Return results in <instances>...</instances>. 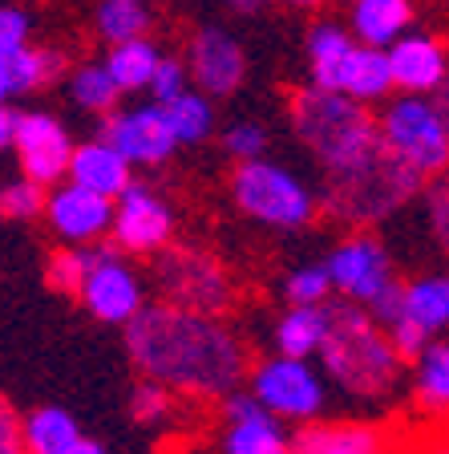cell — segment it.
Returning <instances> with one entry per match:
<instances>
[{
  "label": "cell",
  "mask_w": 449,
  "mask_h": 454,
  "mask_svg": "<svg viewBox=\"0 0 449 454\" xmlns=\"http://www.w3.org/2000/svg\"><path fill=\"white\" fill-rule=\"evenodd\" d=\"M126 357L134 361L138 378L195 402H223L227 394L244 389L252 373L247 340L235 333V325L170 301L146 304L126 325Z\"/></svg>",
  "instance_id": "6da1fadb"
},
{
  "label": "cell",
  "mask_w": 449,
  "mask_h": 454,
  "mask_svg": "<svg viewBox=\"0 0 449 454\" xmlns=\"http://www.w3.org/2000/svg\"><path fill=\"white\" fill-rule=\"evenodd\" d=\"M409 361L397 353L393 337L368 309L332 296L328 301V333L320 345V369L328 386H337L352 402H389L401 389Z\"/></svg>",
  "instance_id": "7a4b0ae2"
},
{
  "label": "cell",
  "mask_w": 449,
  "mask_h": 454,
  "mask_svg": "<svg viewBox=\"0 0 449 454\" xmlns=\"http://www.w3.org/2000/svg\"><path fill=\"white\" fill-rule=\"evenodd\" d=\"M425 187L430 179H422L417 170L381 146L352 167L328 170L320 187V211L348 231H373L409 207L413 199H422Z\"/></svg>",
  "instance_id": "3957f363"
},
{
  "label": "cell",
  "mask_w": 449,
  "mask_h": 454,
  "mask_svg": "<svg viewBox=\"0 0 449 454\" xmlns=\"http://www.w3.org/2000/svg\"><path fill=\"white\" fill-rule=\"evenodd\" d=\"M288 122L299 146L328 170H344L352 162L368 159L384 146L376 114L365 102H356L337 90H320V85H299L288 102Z\"/></svg>",
  "instance_id": "277c9868"
},
{
  "label": "cell",
  "mask_w": 449,
  "mask_h": 454,
  "mask_svg": "<svg viewBox=\"0 0 449 454\" xmlns=\"http://www.w3.org/2000/svg\"><path fill=\"white\" fill-rule=\"evenodd\" d=\"M231 203L244 211L247 219L275 231H304L312 219L320 215V195L299 179L291 167L275 159H252V162H235L231 179Z\"/></svg>",
  "instance_id": "5b68a950"
},
{
  "label": "cell",
  "mask_w": 449,
  "mask_h": 454,
  "mask_svg": "<svg viewBox=\"0 0 449 454\" xmlns=\"http://www.w3.org/2000/svg\"><path fill=\"white\" fill-rule=\"evenodd\" d=\"M328 280H332V296L352 301L368 309L376 321H389L401 296V276H397L393 252L373 236V231H348L344 239L332 244L324 255Z\"/></svg>",
  "instance_id": "8992f818"
},
{
  "label": "cell",
  "mask_w": 449,
  "mask_h": 454,
  "mask_svg": "<svg viewBox=\"0 0 449 454\" xmlns=\"http://www.w3.org/2000/svg\"><path fill=\"white\" fill-rule=\"evenodd\" d=\"M384 151L397 154L405 167H413L422 179L449 175V126L441 122L433 98L425 94H397L376 114Z\"/></svg>",
  "instance_id": "52a82bcc"
},
{
  "label": "cell",
  "mask_w": 449,
  "mask_h": 454,
  "mask_svg": "<svg viewBox=\"0 0 449 454\" xmlns=\"http://www.w3.org/2000/svg\"><path fill=\"white\" fill-rule=\"evenodd\" d=\"M154 288L159 301H170L178 309H195L223 317L235 304V280L227 272V264L206 247H174L159 252L154 264Z\"/></svg>",
  "instance_id": "ba28073f"
},
{
  "label": "cell",
  "mask_w": 449,
  "mask_h": 454,
  "mask_svg": "<svg viewBox=\"0 0 449 454\" xmlns=\"http://www.w3.org/2000/svg\"><path fill=\"white\" fill-rule=\"evenodd\" d=\"M247 389L288 426H312L328 410V378L304 357L272 353L247 373Z\"/></svg>",
  "instance_id": "9c48e42d"
},
{
  "label": "cell",
  "mask_w": 449,
  "mask_h": 454,
  "mask_svg": "<svg viewBox=\"0 0 449 454\" xmlns=\"http://www.w3.org/2000/svg\"><path fill=\"white\" fill-rule=\"evenodd\" d=\"M81 309L102 325H126L146 309V280L142 272L130 264V255L113 244H94V255H89V272L81 280V293H77Z\"/></svg>",
  "instance_id": "30bf717a"
},
{
  "label": "cell",
  "mask_w": 449,
  "mask_h": 454,
  "mask_svg": "<svg viewBox=\"0 0 449 454\" xmlns=\"http://www.w3.org/2000/svg\"><path fill=\"white\" fill-rule=\"evenodd\" d=\"M178 215L170 207V199L159 187L134 179L122 195L113 199V227L110 239L113 247H122L126 255H159L174 244Z\"/></svg>",
  "instance_id": "8fae6325"
},
{
  "label": "cell",
  "mask_w": 449,
  "mask_h": 454,
  "mask_svg": "<svg viewBox=\"0 0 449 454\" xmlns=\"http://www.w3.org/2000/svg\"><path fill=\"white\" fill-rule=\"evenodd\" d=\"M77 142L69 126L49 110H17V130H12V154L20 162V175L57 187L69 179Z\"/></svg>",
  "instance_id": "7c38bea8"
},
{
  "label": "cell",
  "mask_w": 449,
  "mask_h": 454,
  "mask_svg": "<svg viewBox=\"0 0 449 454\" xmlns=\"http://www.w3.org/2000/svg\"><path fill=\"white\" fill-rule=\"evenodd\" d=\"M219 454H296L288 422H280L247 386L219 402Z\"/></svg>",
  "instance_id": "4fadbf2b"
},
{
  "label": "cell",
  "mask_w": 449,
  "mask_h": 454,
  "mask_svg": "<svg viewBox=\"0 0 449 454\" xmlns=\"http://www.w3.org/2000/svg\"><path fill=\"white\" fill-rule=\"evenodd\" d=\"M105 142H113L134 167H166L178 151V138L170 130V118L159 102L146 106H118L102 118Z\"/></svg>",
  "instance_id": "5bb4252c"
},
{
  "label": "cell",
  "mask_w": 449,
  "mask_h": 454,
  "mask_svg": "<svg viewBox=\"0 0 449 454\" xmlns=\"http://www.w3.org/2000/svg\"><path fill=\"white\" fill-rule=\"evenodd\" d=\"M187 69L190 85L219 102V98H231L244 90L247 53L235 41V33H227L223 25H198L187 45Z\"/></svg>",
  "instance_id": "9a60e30c"
},
{
  "label": "cell",
  "mask_w": 449,
  "mask_h": 454,
  "mask_svg": "<svg viewBox=\"0 0 449 454\" xmlns=\"http://www.w3.org/2000/svg\"><path fill=\"white\" fill-rule=\"evenodd\" d=\"M45 223L57 236V244L94 247V244H102V239H110L113 199L97 195V191H85L66 179V183H57V187H49Z\"/></svg>",
  "instance_id": "2e32d148"
},
{
  "label": "cell",
  "mask_w": 449,
  "mask_h": 454,
  "mask_svg": "<svg viewBox=\"0 0 449 454\" xmlns=\"http://www.w3.org/2000/svg\"><path fill=\"white\" fill-rule=\"evenodd\" d=\"M397 94H437V85L449 77V49L430 33H405L389 45Z\"/></svg>",
  "instance_id": "e0dca14e"
},
{
  "label": "cell",
  "mask_w": 449,
  "mask_h": 454,
  "mask_svg": "<svg viewBox=\"0 0 449 454\" xmlns=\"http://www.w3.org/2000/svg\"><path fill=\"white\" fill-rule=\"evenodd\" d=\"M69 183H77L85 191H97L105 199H118L134 183V162L113 142H105L97 134L89 142H77L74 162H69Z\"/></svg>",
  "instance_id": "ac0fdd59"
},
{
  "label": "cell",
  "mask_w": 449,
  "mask_h": 454,
  "mask_svg": "<svg viewBox=\"0 0 449 454\" xmlns=\"http://www.w3.org/2000/svg\"><path fill=\"white\" fill-rule=\"evenodd\" d=\"M66 74V53L49 45H25V49H0V106L12 98L37 94Z\"/></svg>",
  "instance_id": "d6986e66"
},
{
  "label": "cell",
  "mask_w": 449,
  "mask_h": 454,
  "mask_svg": "<svg viewBox=\"0 0 449 454\" xmlns=\"http://www.w3.org/2000/svg\"><path fill=\"white\" fill-rule=\"evenodd\" d=\"M393 317L417 325L430 337H441L449 329V272H422L413 280H401V296H397Z\"/></svg>",
  "instance_id": "ffe728a7"
},
{
  "label": "cell",
  "mask_w": 449,
  "mask_h": 454,
  "mask_svg": "<svg viewBox=\"0 0 449 454\" xmlns=\"http://www.w3.org/2000/svg\"><path fill=\"white\" fill-rule=\"evenodd\" d=\"M356 49V33L337 20H316L308 28V41H304V53H308V82L320 90H337L344 82V69L352 61Z\"/></svg>",
  "instance_id": "44dd1931"
},
{
  "label": "cell",
  "mask_w": 449,
  "mask_h": 454,
  "mask_svg": "<svg viewBox=\"0 0 449 454\" xmlns=\"http://www.w3.org/2000/svg\"><path fill=\"white\" fill-rule=\"evenodd\" d=\"M296 454H389V438L368 422H312L296 430Z\"/></svg>",
  "instance_id": "7402d4cb"
},
{
  "label": "cell",
  "mask_w": 449,
  "mask_h": 454,
  "mask_svg": "<svg viewBox=\"0 0 449 454\" xmlns=\"http://www.w3.org/2000/svg\"><path fill=\"white\" fill-rule=\"evenodd\" d=\"M328 333V304H283L272 325V345L283 357H320Z\"/></svg>",
  "instance_id": "603a6c76"
},
{
  "label": "cell",
  "mask_w": 449,
  "mask_h": 454,
  "mask_svg": "<svg viewBox=\"0 0 449 454\" xmlns=\"http://www.w3.org/2000/svg\"><path fill=\"white\" fill-rule=\"evenodd\" d=\"M409 25H413V0H352L348 28L365 45L389 49L393 41H401L409 33Z\"/></svg>",
  "instance_id": "cb8c5ba5"
},
{
  "label": "cell",
  "mask_w": 449,
  "mask_h": 454,
  "mask_svg": "<svg viewBox=\"0 0 449 454\" xmlns=\"http://www.w3.org/2000/svg\"><path fill=\"white\" fill-rule=\"evenodd\" d=\"M413 365V378H409V394L417 402V410L425 414H449V340L445 337H433Z\"/></svg>",
  "instance_id": "d4e9b609"
},
{
  "label": "cell",
  "mask_w": 449,
  "mask_h": 454,
  "mask_svg": "<svg viewBox=\"0 0 449 454\" xmlns=\"http://www.w3.org/2000/svg\"><path fill=\"white\" fill-rule=\"evenodd\" d=\"M397 85H393V66H389V49H376L356 41L352 49V61L344 69V82H340V94L356 98V102H381L389 98Z\"/></svg>",
  "instance_id": "484cf974"
},
{
  "label": "cell",
  "mask_w": 449,
  "mask_h": 454,
  "mask_svg": "<svg viewBox=\"0 0 449 454\" xmlns=\"http://www.w3.org/2000/svg\"><path fill=\"white\" fill-rule=\"evenodd\" d=\"M162 57L166 53H162L150 37H134V41H118V45H110L102 61L110 66V74H113V82H118L122 94H142V90H150L154 74H159Z\"/></svg>",
  "instance_id": "4316f807"
},
{
  "label": "cell",
  "mask_w": 449,
  "mask_h": 454,
  "mask_svg": "<svg viewBox=\"0 0 449 454\" xmlns=\"http://www.w3.org/2000/svg\"><path fill=\"white\" fill-rule=\"evenodd\" d=\"M81 426L66 406H37L25 414V450L28 454H66L81 442Z\"/></svg>",
  "instance_id": "83f0119b"
},
{
  "label": "cell",
  "mask_w": 449,
  "mask_h": 454,
  "mask_svg": "<svg viewBox=\"0 0 449 454\" xmlns=\"http://www.w3.org/2000/svg\"><path fill=\"white\" fill-rule=\"evenodd\" d=\"M162 110H166L170 118V130H174L178 146H203L211 134H215V98H206L203 90H182L178 98H170V102H162Z\"/></svg>",
  "instance_id": "f1b7e54d"
},
{
  "label": "cell",
  "mask_w": 449,
  "mask_h": 454,
  "mask_svg": "<svg viewBox=\"0 0 449 454\" xmlns=\"http://www.w3.org/2000/svg\"><path fill=\"white\" fill-rule=\"evenodd\" d=\"M150 28H154L150 0H97L94 4V33L105 45L150 37Z\"/></svg>",
  "instance_id": "f546056e"
},
{
  "label": "cell",
  "mask_w": 449,
  "mask_h": 454,
  "mask_svg": "<svg viewBox=\"0 0 449 454\" xmlns=\"http://www.w3.org/2000/svg\"><path fill=\"white\" fill-rule=\"evenodd\" d=\"M69 98H74L77 110L85 114H110L118 110V102H122V90H118V82H113L110 66L105 61H81V66L69 69Z\"/></svg>",
  "instance_id": "4dcf8cb0"
},
{
  "label": "cell",
  "mask_w": 449,
  "mask_h": 454,
  "mask_svg": "<svg viewBox=\"0 0 449 454\" xmlns=\"http://www.w3.org/2000/svg\"><path fill=\"white\" fill-rule=\"evenodd\" d=\"M283 304H328L332 301V280H328L324 260L320 264H299L280 284Z\"/></svg>",
  "instance_id": "1f68e13d"
},
{
  "label": "cell",
  "mask_w": 449,
  "mask_h": 454,
  "mask_svg": "<svg viewBox=\"0 0 449 454\" xmlns=\"http://www.w3.org/2000/svg\"><path fill=\"white\" fill-rule=\"evenodd\" d=\"M174 402H178V394H170L159 381L142 378L138 389L130 394V418L138 426H146V430H159V426H166L174 418Z\"/></svg>",
  "instance_id": "d6a6232c"
},
{
  "label": "cell",
  "mask_w": 449,
  "mask_h": 454,
  "mask_svg": "<svg viewBox=\"0 0 449 454\" xmlns=\"http://www.w3.org/2000/svg\"><path fill=\"white\" fill-rule=\"evenodd\" d=\"M45 203H49V187L37 183V179H28V175H20V179H12V183L0 187L4 219H17V223H28V219L45 215Z\"/></svg>",
  "instance_id": "836d02e7"
},
{
  "label": "cell",
  "mask_w": 449,
  "mask_h": 454,
  "mask_svg": "<svg viewBox=\"0 0 449 454\" xmlns=\"http://www.w3.org/2000/svg\"><path fill=\"white\" fill-rule=\"evenodd\" d=\"M89 255H94V247L61 244L53 255H49V284H53L57 293L77 296V293H81L85 272H89Z\"/></svg>",
  "instance_id": "e575fe53"
},
{
  "label": "cell",
  "mask_w": 449,
  "mask_h": 454,
  "mask_svg": "<svg viewBox=\"0 0 449 454\" xmlns=\"http://www.w3.org/2000/svg\"><path fill=\"white\" fill-rule=\"evenodd\" d=\"M223 151L231 162H252L267 154V126L255 122V118H239V122L223 126Z\"/></svg>",
  "instance_id": "d590c367"
},
{
  "label": "cell",
  "mask_w": 449,
  "mask_h": 454,
  "mask_svg": "<svg viewBox=\"0 0 449 454\" xmlns=\"http://www.w3.org/2000/svg\"><path fill=\"white\" fill-rule=\"evenodd\" d=\"M425 203V227H430L433 244H437L441 255H449V175L433 179L422 195Z\"/></svg>",
  "instance_id": "8d00e7d4"
},
{
  "label": "cell",
  "mask_w": 449,
  "mask_h": 454,
  "mask_svg": "<svg viewBox=\"0 0 449 454\" xmlns=\"http://www.w3.org/2000/svg\"><path fill=\"white\" fill-rule=\"evenodd\" d=\"M182 90H190V69H187V57H162L159 74H154V82H150L146 94L154 98V102H170V98H178Z\"/></svg>",
  "instance_id": "74e56055"
},
{
  "label": "cell",
  "mask_w": 449,
  "mask_h": 454,
  "mask_svg": "<svg viewBox=\"0 0 449 454\" xmlns=\"http://www.w3.org/2000/svg\"><path fill=\"white\" fill-rule=\"evenodd\" d=\"M33 45V17L20 4H0V49Z\"/></svg>",
  "instance_id": "f35d334b"
},
{
  "label": "cell",
  "mask_w": 449,
  "mask_h": 454,
  "mask_svg": "<svg viewBox=\"0 0 449 454\" xmlns=\"http://www.w3.org/2000/svg\"><path fill=\"white\" fill-rule=\"evenodd\" d=\"M384 329H389V337H393V345H397V353H401L405 361H417V353L430 345V333H422L417 325H409V321H401V317H393V321H384Z\"/></svg>",
  "instance_id": "ab89813d"
},
{
  "label": "cell",
  "mask_w": 449,
  "mask_h": 454,
  "mask_svg": "<svg viewBox=\"0 0 449 454\" xmlns=\"http://www.w3.org/2000/svg\"><path fill=\"white\" fill-rule=\"evenodd\" d=\"M0 454H25V414L0 406Z\"/></svg>",
  "instance_id": "60d3db41"
},
{
  "label": "cell",
  "mask_w": 449,
  "mask_h": 454,
  "mask_svg": "<svg viewBox=\"0 0 449 454\" xmlns=\"http://www.w3.org/2000/svg\"><path fill=\"white\" fill-rule=\"evenodd\" d=\"M227 12H239V17H255V12H267L275 0H215Z\"/></svg>",
  "instance_id": "b9f144b4"
},
{
  "label": "cell",
  "mask_w": 449,
  "mask_h": 454,
  "mask_svg": "<svg viewBox=\"0 0 449 454\" xmlns=\"http://www.w3.org/2000/svg\"><path fill=\"white\" fill-rule=\"evenodd\" d=\"M12 130H17V110L0 106V151H12Z\"/></svg>",
  "instance_id": "7bdbcfd3"
},
{
  "label": "cell",
  "mask_w": 449,
  "mask_h": 454,
  "mask_svg": "<svg viewBox=\"0 0 449 454\" xmlns=\"http://www.w3.org/2000/svg\"><path fill=\"white\" fill-rule=\"evenodd\" d=\"M433 98V106H437V114H441V122H445L449 126V77H445V82H441L437 85V94H430Z\"/></svg>",
  "instance_id": "ee69618b"
},
{
  "label": "cell",
  "mask_w": 449,
  "mask_h": 454,
  "mask_svg": "<svg viewBox=\"0 0 449 454\" xmlns=\"http://www.w3.org/2000/svg\"><path fill=\"white\" fill-rule=\"evenodd\" d=\"M66 454H110V450H105V446L97 442V438H81V442H74Z\"/></svg>",
  "instance_id": "f6af8a7d"
},
{
  "label": "cell",
  "mask_w": 449,
  "mask_h": 454,
  "mask_svg": "<svg viewBox=\"0 0 449 454\" xmlns=\"http://www.w3.org/2000/svg\"><path fill=\"white\" fill-rule=\"evenodd\" d=\"M283 4H291V9H299V12H312V9H320L324 0H283Z\"/></svg>",
  "instance_id": "bcb514c9"
},
{
  "label": "cell",
  "mask_w": 449,
  "mask_h": 454,
  "mask_svg": "<svg viewBox=\"0 0 449 454\" xmlns=\"http://www.w3.org/2000/svg\"><path fill=\"white\" fill-rule=\"evenodd\" d=\"M425 454H449V442H441V446H433V450H425Z\"/></svg>",
  "instance_id": "7dc6e473"
},
{
  "label": "cell",
  "mask_w": 449,
  "mask_h": 454,
  "mask_svg": "<svg viewBox=\"0 0 449 454\" xmlns=\"http://www.w3.org/2000/svg\"><path fill=\"white\" fill-rule=\"evenodd\" d=\"M0 219H4V207H0Z\"/></svg>",
  "instance_id": "c3c4849f"
},
{
  "label": "cell",
  "mask_w": 449,
  "mask_h": 454,
  "mask_svg": "<svg viewBox=\"0 0 449 454\" xmlns=\"http://www.w3.org/2000/svg\"><path fill=\"white\" fill-rule=\"evenodd\" d=\"M25 454H28V450H25Z\"/></svg>",
  "instance_id": "681fc988"
}]
</instances>
